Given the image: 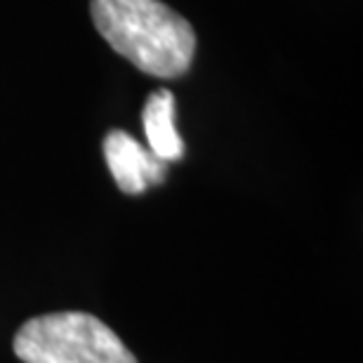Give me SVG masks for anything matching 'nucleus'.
<instances>
[{"mask_svg":"<svg viewBox=\"0 0 363 363\" xmlns=\"http://www.w3.org/2000/svg\"><path fill=\"white\" fill-rule=\"evenodd\" d=\"M90 14L101 38L144 74L177 78L191 67L194 28L161 0H90Z\"/></svg>","mask_w":363,"mask_h":363,"instance_id":"nucleus-1","label":"nucleus"},{"mask_svg":"<svg viewBox=\"0 0 363 363\" xmlns=\"http://www.w3.org/2000/svg\"><path fill=\"white\" fill-rule=\"evenodd\" d=\"M12 347L24 363H137L123 340L88 311L28 318Z\"/></svg>","mask_w":363,"mask_h":363,"instance_id":"nucleus-2","label":"nucleus"},{"mask_svg":"<svg viewBox=\"0 0 363 363\" xmlns=\"http://www.w3.org/2000/svg\"><path fill=\"white\" fill-rule=\"evenodd\" d=\"M104 158L123 194H142L149 186L161 184L168 175V163L123 130H111L104 137Z\"/></svg>","mask_w":363,"mask_h":363,"instance_id":"nucleus-3","label":"nucleus"},{"mask_svg":"<svg viewBox=\"0 0 363 363\" xmlns=\"http://www.w3.org/2000/svg\"><path fill=\"white\" fill-rule=\"evenodd\" d=\"M142 125L149 151L163 163L184 156V142L175 128V97L170 90H156L142 108Z\"/></svg>","mask_w":363,"mask_h":363,"instance_id":"nucleus-4","label":"nucleus"}]
</instances>
